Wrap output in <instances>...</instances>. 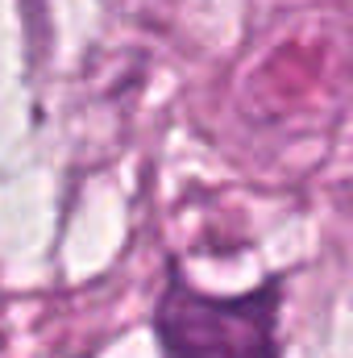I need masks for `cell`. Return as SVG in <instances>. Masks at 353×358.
<instances>
[{
    "label": "cell",
    "instance_id": "1",
    "mask_svg": "<svg viewBox=\"0 0 353 358\" xmlns=\"http://www.w3.org/2000/svg\"><path fill=\"white\" fill-rule=\"evenodd\" d=\"M278 279L241 296H208L171 267L154 308L163 358H278Z\"/></svg>",
    "mask_w": 353,
    "mask_h": 358
}]
</instances>
